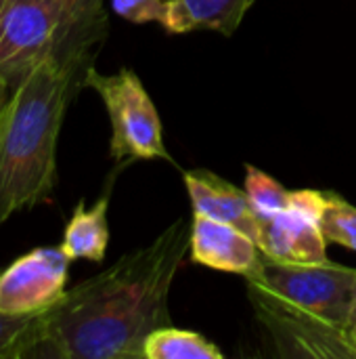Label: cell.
<instances>
[{
  "label": "cell",
  "mask_w": 356,
  "mask_h": 359,
  "mask_svg": "<svg viewBox=\"0 0 356 359\" xmlns=\"http://www.w3.org/2000/svg\"><path fill=\"white\" fill-rule=\"evenodd\" d=\"M256 0H166L168 17L164 29L187 34L199 29L231 36Z\"/></svg>",
  "instance_id": "12"
},
{
  "label": "cell",
  "mask_w": 356,
  "mask_h": 359,
  "mask_svg": "<svg viewBox=\"0 0 356 359\" xmlns=\"http://www.w3.org/2000/svg\"><path fill=\"white\" fill-rule=\"evenodd\" d=\"M350 332V337H353V341H355V345H356V328H353V330H348Z\"/></svg>",
  "instance_id": "21"
},
{
  "label": "cell",
  "mask_w": 356,
  "mask_h": 359,
  "mask_svg": "<svg viewBox=\"0 0 356 359\" xmlns=\"http://www.w3.org/2000/svg\"><path fill=\"white\" fill-rule=\"evenodd\" d=\"M69 259L57 248H34L0 273V313L38 318L67 292Z\"/></svg>",
  "instance_id": "7"
},
{
  "label": "cell",
  "mask_w": 356,
  "mask_h": 359,
  "mask_svg": "<svg viewBox=\"0 0 356 359\" xmlns=\"http://www.w3.org/2000/svg\"><path fill=\"white\" fill-rule=\"evenodd\" d=\"M356 328V301H355V309H353V316H350V324H348V330Z\"/></svg>",
  "instance_id": "20"
},
{
  "label": "cell",
  "mask_w": 356,
  "mask_h": 359,
  "mask_svg": "<svg viewBox=\"0 0 356 359\" xmlns=\"http://www.w3.org/2000/svg\"><path fill=\"white\" fill-rule=\"evenodd\" d=\"M61 8V46L57 61L84 82V74L90 67L92 50L105 40L107 34V8L105 0H57Z\"/></svg>",
  "instance_id": "10"
},
{
  "label": "cell",
  "mask_w": 356,
  "mask_h": 359,
  "mask_svg": "<svg viewBox=\"0 0 356 359\" xmlns=\"http://www.w3.org/2000/svg\"><path fill=\"white\" fill-rule=\"evenodd\" d=\"M78 84L57 59H48L10 90L0 111V225L50 198L57 141Z\"/></svg>",
  "instance_id": "2"
},
{
  "label": "cell",
  "mask_w": 356,
  "mask_h": 359,
  "mask_svg": "<svg viewBox=\"0 0 356 359\" xmlns=\"http://www.w3.org/2000/svg\"><path fill=\"white\" fill-rule=\"evenodd\" d=\"M243 189H245L248 200H250L254 212L258 215V219L273 217L290 206V191L279 181H275L271 175H266L264 170H260L252 164L245 166V187Z\"/></svg>",
  "instance_id": "15"
},
{
  "label": "cell",
  "mask_w": 356,
  "mask_h": 359,
  "mask_svg": "<svg viewBox=\"0 0 356 359\" xmlns=\"http://www.w3.org/2000/svg\"><path fill=\"white\" fill-rule=\"evenodd\" d=\"M38 318L0 313V359L31 358L38 339Z\"/></svg>",
  "instance_id": "17"
},
{
  "label": "cell",
  "mask_w": 356,
  "mask_h": 359,
  "mask_svg": "<svg viewBox=\"0 0 356 359\" xmlns=\"http://www.w3.org/2000/svg\"><path fill=\"white\" fill-rule=\"evenodd\" d=\"M327 194L315 189L290 191V206L260 219L256 244L264 257L281 263H327V240L321 231V215Z\"/></svg>",
  "instance_id": "6"
},
{
  "label": "cell",
  "mask_w": 356,
  "mask_h": 359,
  "mask_svg": "<svg viewBox=\"0 0 356 359\" xmlns=\"http://www.w3.org/2000/svg\"><path fill=\"white\" fill-rule=\"evenodd\" d=\"M222 351L206 337L164 326L145 343V359H222Z\"/></svg>",
  "instance_id": "14"
},
{
  "label": "cell",
  "mask_w": 356,
  "mask_h": 359,
  "mask_svg": "<svg viewBox=\"0 0 356 359\" xmlns=\"http://www.w3.org/2000/svg\"><path fill=\"white\" fill-rule=\"evenodd\" d=\"M191 244L185 219L147 246L80 282L38 318L31 358L145 359L147 339L172 326L168 299Z\"/></svg>",
  "instance_id": "1"
},
{
  "label": "cell",
  "mask_w": 356,
  "mask_h": 359,
  "mask_svg": "<svg viewBox=\"0 0 356 359\" xmlns=\"http://www.w3.org/2000/svg\"><path fill=\"white\" fill-rule=\"evenodd\" d=\"M111 11L136 25L159 23L164 27L168 17L166 0H111Z\"/></svg>",
  "instance_id": "18"
},
{
  "label": "cell",
  "mask_w": 356,
  "mask_h": 359,
  "mask_svg": "<svg viewBox=\"0 0 356 359\" xmlns=\"http://www.w3.org/2000/svg\"><path fill=\"white\" fill-rule=\"evenodd\" d=\"M82 84L90 86L107 109L111 124L109 151L115 162H174L164 143L157 107L132 69L124 67L115 74H101L90 65Z\"/></svg>",
  "instance_id": "4"
},
{
  "label": "cell",
  "mask_w": 356,
  "mask_h": 359,
  "mask_svg": "<svg viewBox=\"0 0 356 359\" xmlns=\"http://www.w3.org/2000/svg\"><path fill=\"white\" fill-rule=\"evenodd\" d=\"M250 301L279 358L356 359V345L348 330L281 309L258 297H250Z\"/></svg>",
  "instance_id": "8"
},
{
  "label": "cell",
  "mask_w": 356,
  "mask_h": 359,
  "mask_svg": "<svg viewBox=\"0 0 356 359\" xmlns=\"http://www.w3.org/2000/svg\"><path fill=\"white\" fill-rule=\"evenodd\" d=\"M183 181L187 185L193 212L231 223L256 242L260 219L254 212L245 189L235 187L210 170H187Z\"/></svg>",
  "instance_id": "11"
},
{
  "label": "cell",
  "mask_w": 356,
  "mask_h": 359,
  "mask_svg": "<svg viewBox=\"0 0 356 359\" xmlns=\"http://www.w3.org/2000/svg\"><path fill=\"white\" fill-rule=\"evenodd\" d=\"M109 198L111 189L107 185L105 194L92 206H86V202L80 200L73 208L61 242V250L67 255L69 261L101 263L105 259L109 246Z\"/></svg>",
  "instance_id": "13"
},
{
  "label": "cell",
  "mask_w": 356,
  "mask_h": 359,
  "mask_svg": "<svg viewBox=\"0 0 356 359\" xmlns=\"http://www.w3.org/2000/svg\"><path fill=\"white\" fill-rule=\"evenodd\" d=\"M189 252L191 261L197 265L239 273L243 278L252 273L264 257L258 244L239 227L197 212H193L191 221Z\"/></svg>",
  "instance_id": "9"
},
{
  "label": "cell",
  "mask_w": 356,
  "mask_h": 359,
  "mask_svg": "<svg viewBox=\"0 0 356 359\" xmlns=\"http://www.w3.org/2000/svg\"><path fill=\"white\" fill-rule=\"evenodd\" d=\"M321 231L327 242L356 252V206L342 196L327 191V202L321 215Z\"/></svg>",
  "instance_id": "16"
},
{
  "label": "cell",
  "mask_w": 356,
  "mask_h": 359,
  "mask_svg": "<svg viewBox=\"0 0 356 359\" xmlns=\"http://www.w3.org/2000/svg\"><path fill=\"white\" fill-rule=\"evenodd\" d=\"M8 97H10V88H8L6 80H4V78L0 76V111H2V107L6 105Z\"/></svg>",
  "instance_id": "19"
},
{
  "label": "cell",
  "mask_w": 356,
  "mask_h": 359,
  "mask_svg": "<svg viewBox=\"0 0 356 359\" xmlns=\"http://www.w3.org/2000/svg\"><path fill=\"white\" fill-rule=\"evenodd\" d=\"M245 282L250 297L348 330L356 301V269L332 261L296 265L262 257Z\"/></svg>",
  "instance_id": "3"
},
{
  "label": "cell",
  "mask_w": 356,
  "mask_h": 359,
  "mask_svg": "<svg viewBox=\"0 0 356 359\" xmlns=\"http://www.w3.org/2000/svg\"><path fill=\"white\" fill-rule=\"evenodd\" d=\"M61 32L57 0H0V76L10 90L34 67L59 57Z\"/></svg>",
  "instance_id": "5"
}]
</instances>
